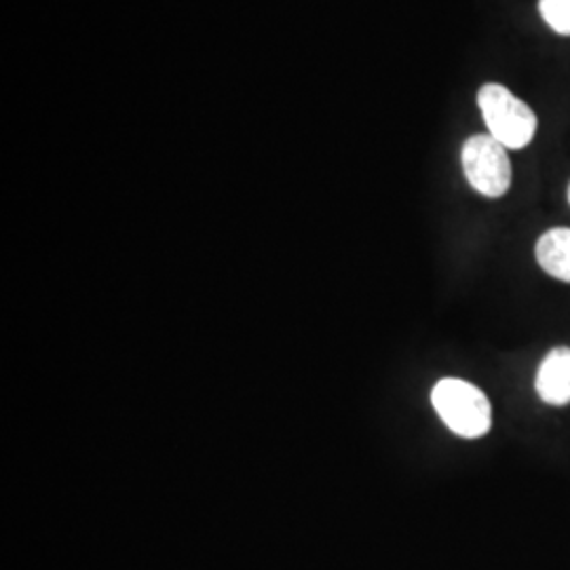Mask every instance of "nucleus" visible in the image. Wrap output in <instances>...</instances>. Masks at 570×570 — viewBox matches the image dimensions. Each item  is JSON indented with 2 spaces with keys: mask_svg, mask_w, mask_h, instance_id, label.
Returning <instances> with one entry per match:
<instances>
[{
  "mask_svg": "<svg viewBox=\"0 0 570 570\" xmlns=\"http://www.w3.org/2000/svg\"><path fill=\"white\" fill-rule=\"evenodd\" d=\"M539 11L553 32L570 37V0H539Z\"/></svg>",
  "mask_w": 570,
  "mask_h": 570,
  "instance_id": "6",
  "label": "nucleus"
},
{
  "mask_svg": "<svg viewBox=\"0 0 570 570\" xmlns=\"http://www.w3.org/2000/svg\"><path fill=\"white\" fill-rule=\"evenodd\" d=\"M537 393L550 406L570 404V348L558 346L543 360L537 374Z\"/></svg>",
  "mask_w": 570,
  "mask_h": 570,
  "instance_id": "4",
  "label": "nucleus"
},
{
  "mask_svg": "<svg viewBox=\"0 0 570 570\" xmlns=\"http://www.w3.org/2000/svg\"><path fill=\"white\" fill-rule=\"evenodd\" d=\"M537 261L548 275L570 284V228H551L541 235Z\"/></svg>",
  "mask_w": 570,
  "mask_h": 570,
  "instance_id": "5",
  "label": "nucleus"
},
{
  "mask_svg": "<svg viewBox=\"0 0 570 570\" xmlns=\"http://www.w3.org/2000/svg\"><path fill=\"white\" fill-rule=\"evenodd\" d=\"M478 106L482 110L489 134L510 150L527 148L537 134V115L529 104L513 96L508 87L489 82L478 91Z\"/></svg>",
  "mask_w": 570,
  "mask_h": 570,
  "instance_id": "2",
  "label": "nucleus"
},
{
  "mask_svg": "<svg viewBox=\"0 0 570 570\" xmlns=\"http://www.w3.org/2000/svg\"><path fill=\"white\" fill-rule=\"evenodd\" d=\"M461 164L473 190L489 199L503 197L511 186V164L508 148L490 134L471 136L463 144Z\"/></svg>",
  "mask_w": 570,
  "mask_h": 570,
  "instance_id": "3",
  "label": "nucleus"
},
{
  "mask_svg": "<svg viewBox=\"0 0 570 570\" xmlns=\"http://www.w3.org/2000/svg\"><path fill=\"white\" fill-rule=\"evenodd\" d=\"M569 202H570V186H569Z\"/></svg>",
  "mask_w": 570,
  "mask_h": 570,
  "instance_id": "7",
  "label": "nucleus"
},
{
  "mask_svg": "<svg viewBox=\"0 0 570 570\" xmlns=\"http://www.w3.org/2000/svg\"><path fill=\"white\" fill-rule=\"evenodd\" d=\"M431 404L444 425L465 440L487 435L492 425V407L484 391L461 379H442L431 391Z\"/></svg>",
  "mask_w": 570,
  "mask_h": 570,
  "instance_id": "1",
  "label": "nucleus"
}]
</instances>
